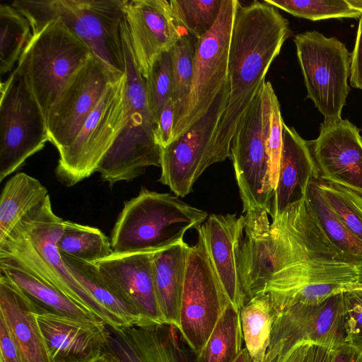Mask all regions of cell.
Listing matches in <instances>:
<instances>
[{"label": "cell", "mask_w": 362, "mask_h": 362, "mask_svg": "<svg viewBox=\"0 0 362 362\" xmlns=\"http://www.w3.org/2000/svg\"><path fill=\"white\" fill-rule=\"evenodd\" d=\"M244 225L243 215L212 214L196 228L228 298L239 311L247 303L238 263Z\"/></svg>", "instance_id": "cell-21"}, {"label": "cell", "mask_w": 362, "mask_h": 362, "mask_svg": "<svg viewBox=\"0 0 362 362\" xmlns=\"http://www.w3.org/2000/svg\"><path fill=\"white\" fill-rule=\"evenodd\" d=\"M315 180L310 182L305 194L310 212L332 244L351 264L362 269V242L332 211Z\"/></svg>", "instance_id": "cell-29"}, {"label": "cell", "mask_w": 362, "mask_h": 362, "mask_svg": "<svg viewBox=\"0 0 362 362\" xmlns=\"http://www.w3.org/2000/svg\"><path fill=\"white\" fill-rule=\"evenodd\" d=\"M228 95L227 81L208 112L187 132L160 148L159 182L168 186L177 197L189 194L203 172L218 163L212 139L227 106Z\"/></svg>", "instance_id": "cell-14"}, {"label": "cell", "mask_w": 362, "mask_h": 362, "mask_svg": "<svg viewBox=\"0 0 362 362\" xmlns=\"http://www.w3.org/2000/svg\"><path fill=\"white\" fill-rule=\"evenodd\" d=\"M277 313L268 293L252 297L240 310L243 339L254 362H264Z\"/></svg>", "instance_id": "cell-30"}, {"label": "cell", "mask_w": 362, "mask_h": 362, "mask_svg": "<svg viewBox=\"0 0 362 362\" xmlns=\"http://www.w3.org/2000/svg\"><path fill=\"white\" fill-rule=\"evenodd\" d=\"M0 273L13 281L40 310L78 320H99L53 286L16 265L0 261Z\"/></svg>", "instance_id": "cell-26"}, {"label": "cell", "mask_w": 362, "mask_h": 362, "mask_svg": "<svg viewBox=\"0 0 362 362\" xmlns=\"http://www.w3.org/2000/svg\"><path fill=\"white\" fill-rule=\"evenodd\" d=\"M0 349L1 362H23L10 331L0 317Z\"/></svg>", "instance_id": "cell-43"}, {"label": "cell", "mask_w": 362, "mask_h": 362, "mask_svg": "<svg viewBox=\"0 0 362 362\" xmlns=\"http://www.w3.org/2000/svg\"><path fill=\"white\" fill-rule=\"evenodd\" d=\"M346 336L343 292L317 304H293L277 313L264 362H276L302 340L335 349Z\"/></svg>", "instance_id": "cell-15"}, {"label": "cell", "mask_w": 362, "mask_h": 362, "mask_svg": "<svg viewBox=\"0 0 362 362\" xmlns=\"http://www.w3.org/2000/svg\"><path fill=\"white\" fill-rule=\"evenodd\" d=\"M229 304L204 240L198 234L197 244L190 246L188 252L178 327L184 341L196 356Z\"/></svg>", "instance_id": "cell-13"}, {"label": "cell", "mask_w": 362, "mask_h": 362, "mask_svg": "<svg viewBox=\"0 0 362 362\" xmlns=\"http://www.w3.org/2000/svg\"><path fill=\"white\" fill-rule=\"evenodd\" d=\"M91 362H115L114 360L105 353L95 358Z\"/></svg>", "instance_id": "cell-47"}, {"label": "cell", "mask_w": 362, "mask_h": 362, "mask_svg": "<svg viewBox=\"0 0 362 362\" xmlns=\"http://www.w3.org/2000/svg\"><path fill=\"white\" fill-rule=\"evenodd\" d=\"M304 346V340L295 344L284 356L276 362H300Z\"/></svg>", "instance_id": "cell-45"}, {"label": "cell", "mask_w": 362, "mask_h": 362, "mask_svg": "<svg viewBox=\"0 0 362 362\" xmlns=\"http://www.w3.org/2000/svg\"><path fill=\"white\" fill-rule=\"evenodd\" d=\"M33 37L28 19L11 5H0V73L10 71Z\"/></svg>", "instance_id": "cell-33"}, {"label": "cell", "mask_w": 362, "mask_h": 362, "mask_svg": "<svg viewBox=\"0 0 362 362\" xmlns=\"http://www.w3.org/2000/svg\"><path fill=\"white\" fill-rule=\"evenodd\" d=\"M0 182L49 141L43 112L17 66L1 83Z\"/></svg>", "instance_id": "cell-9"}, {"label": "cell", "mask_w": 362, "mask_h": 362, "mask_svg": "<svg viewBox=\"0 0 362 362\" xmlns=\"http://www.w3.org/2000/svg\"><path fill=\"white\" fill-rule=\"evenodd\" d=\"M350 6L362 13V0H347Z\"/></svg>", "instance_id": "cell-48"}, {"label": "cell", "mask_w": 362, "mask_h": 362, "mask_svg": "<svg viewBox=\"0 0 362 362\" xmlns=\"http://www.w3.org/2000/svg\"><path fill=\"white\" fill-rule=\"evenodd\" d=\"M238 0H223L213 27L197 40L187 100L174 124L173 141L210 110L228 81V56Z\"/></svg>", "instance_id": "cell-10"}, {"label": "cell", "mask_w": 362, "mask_h": 362, "mask_svg": "<svg viewBox=\"0 0 362 362\" xmlns=\"http://www.w3.org/2000/svg\"><path fill=\"white\" fill-rule=\"evenodd\" d=\"M153 254L151 252L112 253L94 264L115 295L135 310L147 323L165 324L155 292Z\"/></svg>", "instance_id": "cell-20"}, {"label": "cell", "mask_w": 362, "mask_h": 362, "mask_svg": "<svg viewBox=\"0 0 362 362\" xmlns=\"http://www.w3.org/2000/svg\"><path fill=\"white\" fill-rule=\"evenodd\" d=\"M294 42L307 98L313 101L325 120L341 118L350 90L351 55L345 45L316 30L297 34Z\"/></svg>", "instance_id": "cell-12"}, {"label": "cell", "mask_w": 362, "mask_h": 362, "mask_svg": "<svg viewBox=\"0 0 362 362\" xmlns=\"http://www.w3.org/2000/svg\"><path fill=\"white\" fill-rule=\"evenodd\" d=\"M208 213L178 197L142 187L124 203L111 233L113 253L155 252L183 241L186 231L195 229Z\"/></svg>", "instance_id": "cell-6"}, {"label": "cell", "mask_w": 362, "mask_h": 362, "mask_svg": "<svg viewBox=\"0 0 362 362\" xmlns=\"http://www.w3.org/2000/svg\"><path fill=\"white\" fill-rule=\"evenodd\" d=\"M174 124V106L170 98L160 112L153 132L154 141L160 148L166 147L173 141Z\"/></svg>", "instance_id": "cell-41"}, {"label": "cell", "mask_w": 362, "mask_h": 362, "mask_svg": "<svg viewBox=\"0 0 362 362\" xmlns=\"http://www.w3.org/2000/svg\"><path fill=\"white\" fill-rule=\"evenodd\" d=\"M270 99V125L267 139V150L269 163V185L272 197L278 182L284 122L281 114L280 104L274 88L271 91Z\"/></svg>", "instance_id": "cell-39"}, {"label": "cell", "mask_w": 362, "mask_h": 362, "mask_svg": "<svg viewBox=\"0 0 362 362\" xmlns=\"http://www.w3.org/2000/svg\"><path fill=\"white\" fill-rule=\"evenodd\" d=\"M291 34L288 20L276 7L264 1L238 2L228 56V100L212 139L219 163L230 157L233 137Z\"/></svg>", "instance_id": "cell-1"}, {"label": "cell", "mask_w": 362, "mask_h": 362, "mask_svg": "<svg viewBox=\"0 0 362 362\" xmlns=\"http://www.w3.org/2000/svg\"><path fill=\"white\" fill-rule=\"evenodd\" d=\"M223 0H171L173 16L184 31L197 40L216 23Z\"/></svg>", "instance_id": "cell-36"}, {"label": "cell", "mask_w": 362, "mask_h": 362, "mask_svg": "<svg viewBox=\"0 0 362 362\" xmlns=\"http://www.w3.org/2000/svg\"><path fill=\"white\" fill-rule=\"evenodd\" d=\"M125 0H15L11 6L30 23L33 35L58 21L81 39L118 78L125 73L121 25Z\"/></svg>", "instance_id": "cell-4"}, {"label": "cell", "mask_w": 362, "mask_h": 362, "mask_svg": "<svg viewBox=\"0 0 362 362\" xmlns=\"http://www.w3.org/2000/svg\"><path fill=\"white\" fill-rule=\"evenodd\" d=\"M296 17L311 21L329 18H358L362 13L352 8L347 0H264Z\"/></svg>", "instance_id": "cell-37"}, {"label": "cell", "mask_w": 362, "mask_h": 362, "mask_svg": "<svg viewBox=\"0 0 362 362\" xmlns=\"http://www.w3.org/2000/svg\"><path fill=\"white\" fill-rule=\"evenodd\" d=\"M315 180L332 211L362 242V196L320 177Z\"/></svg>", "instance_id": "cell-35"}, {"label": "cell", "mask_w": 362, "mask_h": 362, "mask_svg": "<svg viewBox=\"0 0 362 362\" xmlns=\"http://www.w3.org/2000/svg\"><path fill=\"white\" fill-rule=\"evenodd\" d=\"M273 87L265 82L255 97L230 144L243 212L266 211L272 198L267 139Z\"/></svg>", "instance_id": "cell-8"}, {"label": "cell", "mask_w": 362, "mask_h": 362, "mask_svg": "<svg viewBox=\"0 0 362 362\" xmlns=\"http://www.w3.org/2000/svg\"><path fill=\"white\" fill-rule=\"evenodd\" d=\"M1 362V361H0Z\"/></svg>", "instance_id": "cell-50"}, {"label": "cell", "mask_w": 362, "mask_h": 362, "mask_svg": "<svg viewBox=\"0 0 362 362\" xmlns=\"http://www.w3.org/2000/svg\"><path fill=\"white\" fill-rule=\"evenodd\" d=\"M36 317L52 362H91L103 353L107 325L39 310Z\"/></svg>", "instance_id": "cell-22"}, {"label": "cell", "mask_w": 362, "mask_h": 362, "mask_svg": "<svg viewBox=\"0 0 362 362\" xmlns=\"http://www.w3.org/2000/svg\"><path fill=\"white\" fill-rule=\"evenodd\" d=\"M332 362H362V351L345 342L334 350Z\"/></svg>", "instance_id": "cell-44"}, {"label": "cell", "mask_w": 362, "mask_h": 362, "mask_svg": "<svg viewBox=\"0 0 362 362\" xmlns=\"http://www.w3.org/2000/svg\"><path fill=\"white\" fill-rule=\"evenodd\" d=\"M91 54L88 46L58 21L47 23L33 35L17 66L45 120L66 84Z\"/></svg>", "instance_id": "cell-7"}, {"label": "cell", "mask_w": 362, "mask_h": 362, "mask_svg": "<svg viewBox=\"0 0 362 362\" xmlns=\"http://www.w3.org/2000/svg\"><path fill=\"white\" fill-rule=\"evenodd\" d=\"M349 78L352 87L362 89V14L359 18L355 45L351 57Z\"/></svg>", "instance_id": "cell-42"}, {"label": "cell", "mask_w": 362, "mask_h": 362, "mask_svg": "<svg viewBox=\"0 0 362 362\" xmlns=\"http://www.w3.org/2000/svg\"><path fill=\"white\" fill-rule=\"evenodd\" d=\"M39 310L13 281L0 273V317L23 362H52L36 317Z\"/></svg>", "instance_id": "cell-24"}, {"label": "cell", "mask_w": 362, "mask_h": 362, "mask_svg": "<svg viewBox=\"0 0 362 362\" xmlns=\"http://www.w3.org/2000/svg\"><path fill=\"white\" fill-rule=\"evenodd\" d=\"M119 78L93 54L71 78L46 120L49 141L59 153L74 141L106 90Z\"/></svg>", "instance_id": "cell-16"}, {"label": "cell", "mask_w": 362, "mask_h": 362, "mask_svg": "<svg viewBox=\"0 0 362 362\" xmlns=\"http://www.w3.org/2000/svg\"><path fill=\"white\" fill-rule=\"evenodd\" d=\"M197 44L196 37L184 32L170 51L173 86L171 100L174 106L175 123L189 95Z\"/></svg>", "instance_id": "cell-34"}, {"label": "cell", "mask_w": 362, "mask_h": 362, "mask_svg": "<svg viewBox=\"0 0 362 362\" xmlns=\"http://www.w3.org/2000/svg\"><path fill=\"white\" fill-rule=\"evenodd\" d=\"M184 240L153 254L154 288L165 324L179 327L188 252Z\"/></svg>", "instance_id": "cell-25"}, {"label": "cell", "mask_w": 362, "mask_h": 362, "mask_svg": "<svg viewBox=\"0 0 362 362\" xmlns=\"http://www.w3.org/2000/svg\"><path fill=\"white\" fill-rule=\"evenodd\" d=\"M361 274H362V269H361Z\"/></svg>", "instance_id": "cell-49"}, {"label": "cell", "mask_w": 362, "mask_h": 362, "mask_svg": "<svg viewBox=\"0 0 362 362\" xmlns=\"http://www.w3.org/2000/svg\"><path fill=\"white\" fill-rule=\"evenodd\" d=\"M284 216L294 238L291 261L262 291L269 295L277 313L296 303H322L362 281L361 269L351 264L329 240L310 212L305 197Z\"/></svg>", "instance_id": "cell-2"}, {"label": "cell", "mask_w": 362, "mask_h": 362, "mask_svg": "<svg viewBox=\"0 0 362 362\" xmlns=\"http://www.w3.org/2000/svg\"><path fill=\"white\" fill-rule=\"evenodd\" d=\"M308 143L320 178L362 196V137L353 123L324 120L319 136Z\"/></svg>", "instance_id": "cell-18"}, {"label": "cell", "mask_w": 362, "mask_h": 362, "mask_svg": "<svg viewBox=\"0 0 362 362\" xmlns=\"http://www.w3.org/2000/svg\"><path fill=\"white\" fill-rule=\"evenodd\" d=\"M64 221L54 213L48 194L0 241V261L28 272L106 325L117 328L110 315L76 279L62 259L57 244Z\"/></svg>", "instance_id": "cell-3"}, {"label": "cell", "mask_w": 362, "mask_h": 362, "mask_svg": "<svg viewBox=\"0 0 362 362\" xmlns=\"http://www.w3.org/2000/svg\"><path fill=\"white\" fill-rule=\"evenodd\" d=\"M61 255L72 275L110 315L117 327L150 324L115 295L94 263L83 261L64 253H61Z\"/></svg>", "instance_id": "cell-27"}, {"label": "cell", "mask_w": 362, "mask_h": 362, "mask_svg": "<svg viewBox=\"0 0 362 362\" xmlns=\"http://www.w3.org/2000/svg\"><path fill=\"white\" fill-rule=\"evenodd\" d=\"M125 63L126 111L123 126L96 171L110 186L132 181L149 166H160V148L156 144V122L149 109L145 78L139 71L125 18L121 25Z\"/></svg>", "instance_id": "cell-5"}, {"label": "cell", "mask_w": 362, "mask_h": 362, "mask_svg": "<svg viewBox=\"0 0 362 362\" xmlns=\"http://www.w3.org/2000/svg\"><path fill=\"white\" fill-rule=\"evenodd\" d=\"M126 75L111 84L74 141L62 151L57 179L71 187L90 177L117 139L125 118Z\"/></svg>", "instance_id": "cell-11"}, {"label": "cell", "mask_w": 362, "mask_h": 362, "mask_svg": "<svg viewBox=\"0 0 362 362\" xmlns=\"http://www.w3.org/2000/svg\"><path fill=\"white\" fill-rule=\"evenodd\" d=\"M57 245L60 253L92 263L113 253L110 240L100 230L70 221H64Z\"/></svg>", "instance_id": "cell-32"}, {"label": "cell", "mask_w": 362, "mask_h": 362, "mask_svg": "<svg viewBox=\"0 0 362 362\" xmlns=\"http://www.w3.org/2000/svg\"><path fill=\"white\" fill-rule=\"evenodd\" d=\"M48 195L39 180L24 173H17L4 185L0 199V241Z\"/></svg>", "instance_id": "cell-28"}, {"label": "cell", "mask_w": 362, "mask_h": 362, "mask_svg": "<svg viewBox=\"0 0 362 362\" xmlns=\"http://www.w3.org/2000/svg\"><path fill=\"white\" fill-rule=\"evenodd\" d=\"M145 83L149 109L156 124L165 104L172 95L170 52L162 53L156 59L145 78Z\"/></svg>", "instance_id": "cell-38"}, {"label": "cell", "mask_w": 362, "mask_h": 362, "mask_svg": "<svg viewBox=\"0 0 362 362\" xmlns=\"http://www.w3.org/2000/svg\"><path fill=\"white\" fill-rule=\"evenodd\" d=\"M103 353L115 362H195L179 329L163 323L112 327Z\"/></svg>", "instance_id": "cell-17"}, {"label": "cell", "mask_w": 362, "mask_h": 362, "mask_svg": "<svg viewBox=\"0 0 362 362\" xmlns=\"http://www.w3.org/2000/svg\"><path fill=\"white\" fill-rule=\"evenodd\" d=\"M346 317V342L362 351V286L343 292Z\"/></svg>", "instance_id": "cell-40"}, {"label": "cell", "mask_w": 362, "mask_h": 362, "mask_svg": "<svg viewBox=\"0 0 362 362\" xmlns=\"http://www.w3.org/2000/svg\"><path fill=\"white\" fill-rule=\"evenodd\" d=\"M243 340L240 311L229 304L195 362H233L241 352Z\"/></svg>", "instance_id": "cell-31"}, {"label": "cell", "mask_w": 362, "mask_h": 362, "mask_svg": "<svg viewBox=\"0 0 362 362\" xmlns=\"http://www.w3.org/2000/svg\"><path fill=\"white\" fill-rule=\"evenodd\" d=\"M233 362H254L247 349L243 348L241 352Z\"/></svg>", "instance_id": "cell-46"}, {"label": "cell", "mask_w": 362, "mask_h": 362, "mask_svg": "<svg viewBox=\"0 0 362 362\" xmlns=\"http://www.w3.org/2000/svg\"><path fill=\"white\" fill-rule=\"evenodd\" d=\"M124 18L139 71L146 78L156 59L170 52L185 31L166 0H125Z\"/></svg>", "instance_id": "cell-19"}, {"label": "cell", "mask_w": 362, "mask_h": 362, "mask_svg": "<svg viewBox=\"0 0 362 362\" xmlns=\"http://www.w3.org/2000/svg\"><path fill=\"white\" fill-rule=\"evenodd\" d=\"M320 173L308 141L293 127L283 125V146L278 182L268 214L272 221L305 198L310 182Z\"/></svg>", "instance_id": "cell-23"}]
</instances>
